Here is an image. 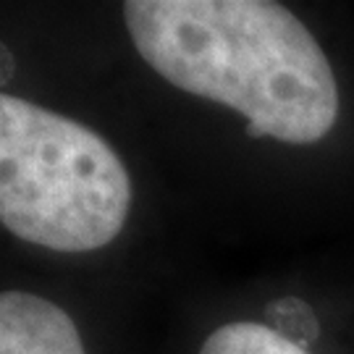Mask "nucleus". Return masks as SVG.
Instances as JSON below:
<instances>
[{
    "mask_svg": "<svg viewBox=\"0 0 354 354\" xmlns=\"http://www.w3.org/2000/svg\"><path fill=\"white\" fill-rule=\"evenodd\" d=\"M131 178L115 150L74 118L0 97V221L55 252H92L121 234Z\"/></svg>",
    "mask_w": 354,
    "mask_h": 354,
    "instance_id": "2",
    "label": "nucleus"
},
{
    "mask_svg": "<svg viewBox=\"0 0 354 354\" xmlns=\"http://www.w3.org/2000/svg\"><path fill=\"white\" fill-rule=\"evenodd\" d=\"M142 61L181 92L228 105L266 137L315 145L339 118V84L307 26L270 0H129Z\"/></svg>",
    "mask_w": 354,
    "mask_h": 354,
    "instance_id": "1",
    "label": "nucleus"
},
{
    "mask_svg": "<svg viewBox=\"0 0 354 354\" xmlns=\"http://www.w3.org/2000/svg\"><path fill=\"white\" fill-rule=\"evenodd\" d=\"M0 354H87L74 320L26 291L0 297Z\"/></svg>",
    "mask_w": 354,
    "mask_h": 354,
    "instance_id": "3",
    "label": "nucleus"
},
{
    "mask_svg": "<svg viewBox=\"0 0 354 354\" xmlns=\"http://www.w3.org/2000/svg\"><path fill=\"white\" fill-rule=\"evenodd\" d=\"M200 354H310L263 323H228L207 336Z\"/></svg>",
    "mask_w": 354,
    "mask_h": 354,
    "instance_id": "4",
    "label": "nucleus"
}]
</instances>
